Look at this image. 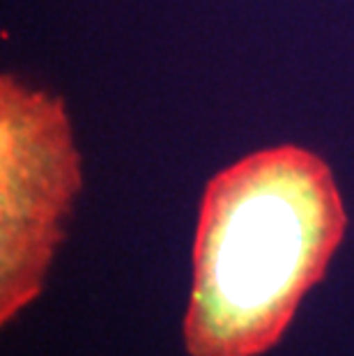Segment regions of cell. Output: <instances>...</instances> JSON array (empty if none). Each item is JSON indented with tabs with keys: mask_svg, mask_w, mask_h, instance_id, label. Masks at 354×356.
I'll return each instance as SVG.
<instances>
[{
	"mask_svg": "<svg viewBox=\"0 0 354 356\" xmlns=\"http://www.w3.org/2000/svg\"><path fill=\"white\" fill-rule=\"evenodd\" d=\"M348 216L329 165L297 145L239 159L209 179L184 317L189 356H260L320 283Z\"/></svg>",
	"mask_w": 354,
	"mask_h": 356,
	"instance_id": "obj_1",
	"label": "cell"
},
{
	"mask_svg": "<svg viewBox=\"0 0 354 356\" xmlns=\"http://www.w3.org/2000/svg\"><path fill=\"white\" fill-rule=\"evenodd\" d=\"M81 154L65 102L0 76V322L42 294L81 191Z\"/></svg>",
	"mask_w": 354,
	"mask_h": 356,
	"instance_id": "obj_2",
	"label": "cell"
}]
</instances>
